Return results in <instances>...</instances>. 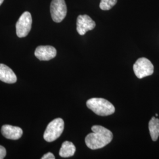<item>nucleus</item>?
I'll list each match as a JSON object with an SVG mask.
<instances>
[{
    "label": "nucleus",
    "mask_w": 159,
    "mask_h": 159,
    "mask_svg": "<svg viewBox=\"0 0 159 159\" xmlns=\"http://www.w3.org/2000/svg\"><path fill=\"white\" fill-rule=\"evenodd\" d=\"M91 130L93 133H89L85 138L87 146L91 150L104 148L113 140L112 132L102 125H93Z\"/></svg>",
    "instance_id": "nucleus-1"
},
{
    "label": "nucleus",
    "mask_w": 159,
    "mask_h": 159,
    "mask_svg": "<svg viewBox=\"0 0 159 159\" xmlns=\"http://www.w3.org/2000/svg\"><path fill=\"white\" fill-rule=\"evenodd\" d=\"M87 107L97 115L107 116L115 112V107L108 100L102 98H92L86 102Z\"/></svg>",
    "instance_id": "nucleus-2"
},
{
    "label": "nucleus",
    "mask_w": 159,
    "mask_h": 159,
    "mask_svg": "<svg viewBox=\"0 0 159 159\" xmlns=\"http://www.w3.org/2000/svg\"><path fill=\"white\" fill-rule=\"evenodd\" d=\"M64 122L61 118H57L51 121L46 128L44 133V139L47 142H52L57 140L63 133Z\"/></svg>",
    "instance_id": "nucleus-3"
},
{
    "label": "nucleus",
    "mask_w": 159,
    "mask_h": 159,
    "mask_svg": "<svg viewBox=\"0 0 159 159\" xmlns=\"http://www.w3.org/2000/svg\"><path fill=\"white\" fill-rule=\"evenodd\" d=\"M134 74L139 79H143L153 74L154 66L148 58L142 57L139 58L133 66Z\"/></svg>",
    "instance_id": "nucleus-4"
},
{
    "label": "nucleus",
    "mask_w": 159,
    "mask_h": 159,
    "mask_svg": "<svg viewBox=\"0 0 159 159\" xmlns=\"http://www.w3.org/2000/svg\"><path fill=\"white\" fill-rule=\"evenodd\" d=\"M50 12L52 20L56 23H60L67 15V8L64 0H52L50 5Z\"/></svg>",
    "instance_id": "nucleus-5"
},
{
    "label": "nucleus",
    "mask_w": 159,
    "mask_h": 159,
    "mask_svg": "<svg viewBox=\"0 0 159 159\" xmlns=\"http://www.w3.org/2000/svg\"><path fill=\"white\" fill-rule=\"evenodd\" d=\"M32 17L29 11L24 12L16 24V33L19 38H23L29 34L32 26Z\"/></svg>",
    "instance_id": "nucleus-6"
},
{
    "label": "nucleus",
    "mask_w": 159,
    "mask_h": 159,
    "mask_svg": "<svg viewBox=\"0 0 159 159\" xmlns=\"http://www.w3.org/2000/svg\"><path fill=\"white\" fill-rule=\"evenodd\" d=\"M96 23L88 15H80L77 19V31L78 33L83 35L96 27Z\"/></svg>",
    "instance_id": "nucleus-7"
},
{
    "label": "nucleus",
    "mask_w": 159,
    "mask_h": 159,
    "mask_svg": "<svg viewBox=\"0 0 159 159\" xmlns=\"http://www.w3.org/2000/svg\"><path fill=\"white\" fill-rule=\"evenodd\" d=\"M34 54L40 61H48L56 56L57 50L52 46H40L37 47Z\"/></svg>",
    "instance_id": "nucleus-8"
},
{
    "label": "nucleus",
    "mask_w": 159,
    "mask_h": 159,
    "mask_svg": "<svg viewBox=\"0 0 159 159\" xmlns=\"http://www.w3.org/2000/svg\"><path fill=\"white\" fill-rule=\"evenodd\" d=\"M1 133L3 136L11 140H18L23 134V130L20 127L8 125H2Z\"/></svg>",
    "instance_id": "nucleus-9"
},
{
    "label": "nucleus",
    "mask_w": 159,
    "mask_h": 159,
    "mask_svg": "<svg viewBox=\"0 0 159 159\" xmlns=\"http://www.w3.org/2000/svg\"><path fill=\"white\" fill-rule=\"evenodd\" d=\"M17 76L11 68L4 64H0V80L9 84L17 81Z\"/></svg>",
    "instance_id": "nucleus-10"
},
{
    "label": "nucleus",
    "mask_w": 159,
    "mask_h": 159,
    "mask_svg": "<svg viewBox=\"0 0 159 159\" xmlns=\"http://www.w3.org/2000/svg\"><path fill=\"white\" fill-rule=\"evenodd\" d=\"M75 150L76 148L73 143L66 141L62 144L59 155L62 157H71L74 155Z\"/></svg>",
    "instance_id": "nucleus-11"
},
{
    "label": "nucleus",
    "mask_w": 159,
    "mask_h": 159,
    "mask_svg": "<svg viewBox=\"0 0 159 159\" xmlns=\"http://www.w3.org/2000/svg\"><path fill=\"white\" fill-rule=\"evenodd\" d=\"M148 129L152 140L156 142L159 136V119L153 117L148 123Z\"/></svg>",
    "instance_id": "nucleus-12"
},
{
    "label": "nucleus",
    "mask_w": 159,
    "mask_h": 159,
    "mask_svg": "<svg viewBox=\"0 0 159 159\" xmlns=\"http://www.w3.org/2000/svg\"><path fill=\"white\" fill-rule=\"evenodd\" d=\"M117 2V0H101L99 7L102 10H110Z\"/></svg>",
    "instance_id": "nucleus-13"
},
{
    "label": "nucleus",
    "mask_w": 159,
    "mask_h": 159,
    "mask_svg": "<svg viewBox=\"0 0 159 159\" xmlns=\"http://www.w3.org/2000/svg\"><path fill=\"white\" fill-rule=\"evenodd\" d=\"M6 156V150L2 146H0V159H4Z\"/></svg>",
    "instance_id": "nucleus-14"
},
{
    "label": "nucleus",
    "mask_w": 159,
    "mask_h": 159,
    "mask_svg": "<svg viewBox=\"0 0 159 159\" xmlns=\"http://www.w3.org/2000/svg\"><path fill=\"white\" fill-rule=\"evenodd\" d=\"M55 159V156H54V154L51 153L50 152L47 153L46 154H44L42 157L41 159Z\"/></svg>",
    "instance_id": "nucleus-15"
},
{
    "label": "nucleus",
    "mask_w": 159,
    "mask_h": 159,
    "mask_svg": "<svg viewBox=\"0 0 159 159\" xmlns=\"http://www.w3.org/2000/svg\"><path fill=\"white\" fill-rule=\"evenodd\" d=\"M4 0H0V6L2 4V2H4Z\"/></svg>",
    "instance_id": "nucleus-16"
},
{
    "label": "nucleus",
    "mask_w": 159,
    "mask_h": 159,
    "mask_svg": "<svg viewBox=\"0 0 159 159\" xmlns=\"http://www.w3.org/2000/svg\"><path fill=\"white\" fill-rule=\"evenodd\" d=\"M156 116L157 117V116H158V114H156Z\"/></svg>",
    "instance_id": "nucleus-17"
}]
</instances>
